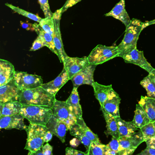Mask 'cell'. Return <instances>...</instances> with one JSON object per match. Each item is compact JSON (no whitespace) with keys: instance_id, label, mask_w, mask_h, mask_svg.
<instances>
[{"instance_id":"cell-18","label":"cell","mask_w":155,"mask_h":155,"mask_svg":"<svg viewBox=\"0 0 155 155\" xmlns=\"http://www.w3.org/2000/svg\"><path fill=\"white\" fill-rule=\"evenodd\" d=\"M16 71L9 61L0 59V87L6 85L13 79Z\"/></svg>"},{"instance_id":"cell-14","label":"cell","mask_w":155,"mask_h":155,"mask_svg":"<svg viewBox=\"0 0 155 155\" xmlns=\"http://www.w3.org/2000/svg\"><path fill=\"white\" fill-rule=\"evenodd\" d=\"M46 126L54 135L59 138L62 143L65 142L66 133L68 129L64 122L58 119L53 114Z\"/></svg>"},{"instance_id":"cell-9","label":"cell","mask_w":155,"mask_h":155,"mask_svg":"<svg viewBox=\"0 0 155 155\" xmlns=\"http://www.w3.org/2000/svg\"><path fill=\"white\" fill-rule=\"evenodd\" d=\"M22 91L16 85L14 79L0 87V104L10 101H20Z\"/></svg>"},{"instance_id":"cell-4","label":"cell","mask_w":155,"mask_h":155,"mask_svg":"<svg viewBox=\"0 0 155 155\" xmlns=\"http://www.w3.org/2000/svg\"><path fill=\"white\" fill-rule=\"evenodd\" d=\"M20 114L30 123L46 126L53 115V110L45 106L22 105Z\"/></svg>"},{"instance_id":"cell-1","label":"cell","mask_w":155,"mask_h":155,"mask_svg":"<svg viewBox=\"0 0 155 155\" xmlns=\"http://www.w3.org/2000/svg\"><path fill=\"white\" fill-rule=\"evenodd\" d=\"M55 100V95L39 87L22 91L20 102L22 105L45 106L52 108Z\"/></svg>"},{"instance_id":"cell-22","label":"cell","mask_w":155,"mask_h":155,"mask_svg":"<svg viewBox=\"0 0 155 155\" xmlns=\"http://www.w3.org/2000/svg\"><path fill=\"white\" fill-rule=\"evenodd\" d=\"M116 118L118 127L120 137L131 136L137 130V128L135 126L133 121H125L123 120L120 117Z\"/></svg>"},{"instance_id":"cell-26","label":"cell","mask_w":155,"mask_h":155,"mask_svg":"<svg viewBox=\"0 0 155 155\" xmlns=\"http://www.w3.org/2000/svg\"><path fill=\"white\" fill-rule=\"evenodd\" d=\"M133 121L137 127L140 129L150 122L147 113L140 104L136 105V109Z\"/></svg>"},{"instance_id":"cell-36","label":"cell","mask_w":155,"mask_h":155,"mask_svg":"<svg viewBox=\"0 0 155 155\" xmlns=\"http://www.w3.org/2000/svg\"><path fill=\"white\" fill-rule=\"evenodd\" d=\"M107 145L110 149L117 152L118 153V155L119 152L122 150V148L120 147L118 139L114 137H112L111 141Z\"/></svg>"},{"instance_id":"cell-46","label":"cell","mask_w":155,"mask_h":155,"mask_svg":"<svg viewBox=\"0 0 155 155\" xmlns=\"http://www.w3.org/2000/svg\"><path fill=\"white\" fill-rule=\"evenodd\" d=\"M149 75L155 83V69H154L151 72L149 73Z\"/></svg>"},{"instance_id":"cell-17","label":"cell","mask_w":155,"mask_h":155,"mask_svg":"<svg viewBox=\"0 0 155 155\" xmlns=\"http://www.w3.org/2000/svg\"><path fill=\"white\" fill-rule=\"evenodd\" d=\"M105 15L106 17H112L119 20L126 27H127L131 22V20L125 9V0H120L109 12Z\"/></svg>"},{"instance_id":"cell-6","label":"cell","mask_w":155,"mask_h":155,"mask_svg":"<svg viewBox=\"0 0 155 155\" xmlns=\"http://www.w3.org/2000/svg\"><path fill=\"white\" fill-rule=\"evenodd\" d=\"M14 79L16 85L21 91L36 88L43 84L41 76L28 74L23 71H16Z\"/></svg>"},{"instance_id":"cell-42","label":"cell","mask_w":155,"mask_h":155,"mask_svg":"<svg viewBox=\"0 0 155 155\" xmlns=\"http://www.w3.org/2000/svg\"><path fill=\"white\" fill-rule=\"evenodd\" d=\"M146 142L147 147L155 149V137L148 140Z\"/></svg>"},{"instance_id":"cell-3","label":"cell","mask_w":155,"mask_h":155,"mask_svg":"<svg viewBox=\"0 0 155 155\" xmlns=\"http://www.w3.org/2000/svg\"><path fill=\"white\" fill-rule=\"evenodd\" d=\"M48 128L46 125L30 123L26 130L28 138L25 149L28 155H33L42 148L45 143V136Z\"/></svg>"},{"instance_id":"cell-27","label":"cell","mask_w":155,"mask_h":155,"mask_svg":"<svg viewBox=\"0 0 155 155\" xmlns=\"http://www.w3.org/2000/svg\"><path fill=\"white\" fill-rule=\"evenodd\" d=\"M32 28L38 36L42 37L46 43V47H48L53 53L57 54L53 36L44 31L39 24L36 23H34L32 25Z\"/></svg>"},{"instance_id":"cell-30","label":"cell","mask_w":155,"mask_h":155,"mask_svg":"<svg viewBox=\"0 0 155 155\" xmlns=\"http://www.w3.org/2000/svg\"><path fill=\"white\" fill-rule=\"evenodd\" d=\"M140 84L146 89L148 97L155 99V83L149 75L144 78Z\"/></svg>"},{"instance_id":"cell-8","label":"cell","mask_w":155,"mask_h":155,"mask_svg":"<svg viewBox=\"0 0 155 155\" xmlns=\"http://www.w3.org/2000/svg\"><path fill=\"white\" fill-rule=\"evenodd\" d=\"M52 110L53 115L67 125L68 130L77 123V117L70 110L66 101L56 99Z\"/></svg>"},{"instance_id":"cell-24","label":"cell","mask_w":155,"mask_h":155,"mask_svg":"<svg viewBox=\"0 0 155 155\" xmlns=\"http://www.w3.org/2000/svg\"><path fill=\"white\" fill-rule=\"evenodd\" d=\"M0 105V117L19 114L22 107L20 101H10Z\"/></svg>"},{"instance_id":"cell-31","label":"cell","mask_w":155,"mask_h":155,"mask_svg":"<svg viewBox=\"0 0 155 155\" xmlns=\"http://www.w3.org/2000/svg\"><path fill=\"white\" fill-rule=\"evenodd\" d=\"M107 145L100 142L91 141L87 155H106Z\"/></svg>"},{"instance_id":"cell-43","label":"cell","mask_w":155,"mask_h":155,"mask_svg":"<svg viewBox=\"0 0 155 155\" xmlns=\"http://www.w3.org/2000/svg\"><path fill=\"white\" fill-rule=\"evenodd\" d=\"M136 150L129 149H122L119 151L118 155H132Z\"/></svg>"},{"instance_id":"cell-5","label":"cell","mask_w":155,"mask_h":155,"mask_svg":"<svg viewBox=\"0 0 155 155\" xmlns=\"http://www.w3.org/2000/svg\"><path fill=\"white\" fill-rule=\"evenodd\" d=\"M119 56L117 47L98 45L87 57L89 64L100 65Z\"/></svg>"},{"instance_id":"cell-35","label":"cell","mask_w":155,"mask_h":155,"mask_svg":"<svg viewBox=\"0 0 155 155\" xmlns=\"http://www.w3.org/2000/svg\"><path fill=\"white\" fill-rule=\"evenodd\" d=\"M41 8L44 12L45 18L51 17L53 16V13L51 12L49 5L48 0H38Z\"/></svg>"},{"instance_id":"cell-7","label":"cell","mask_w":155,"mask_h":155,"mask_svg":"<svg viewBox=\"0 0 155 155\" xmlns=\"http://www.w3.org/2000/svg\"><path fill=\"white\" fill-rule=\"evenodd\" d=\"M62 14V8L56 11L53 13V18L55 28L53 38L57 51L56 55L58 57L60 62L63 63L68 56L64 50L61 33L60 20Z\"/></svg>"},{"instance_id":"cell-39","label":"cell","mask_w":155,"mask_h":155,"mask_svg":"<svg viewBox=\"0 0 155 155\" xmlns=\"http://www.w3.org/2000/svg\"><path fill=\"white\" fill-rule=\"evenodd\" d=\"M66 155H86V153L70 147L66 149Z\"/></svg>"},{"instance_id":"cell-21","label":"cell","mask_w":155,"mask_h":155,"mask_svg":"<svg viewBox=\"0 0 155 155\" xmlns=\"http://www.w3.org/2000/svg\"><path fill=\"white\" fill-rule=\"evenodd\" d=\"M66 102L70 110L77 118L82 117V109L80 104L79 96L78 91V88L73 87L70 96Z\"/></svg>"},{"instance_id":"cell-32","label":"cell","mask_w":155,"mask_h":155,"mask_svg":"<svg viewBox=\"0 0 155 155\" xmlns=\"http://www.w3.org/2000/svg\"><path fill=\"white\" fill-rule=\"evenodd\" d=\"M5 5L7 7H9L11 9L12 11L15 12H17V13H18L20 15L26 17V18H28L34 21L39 22L42 19L41 18L39 17L38 15H35V14H32V13H30V12H28L20 8H19L13 6L12 4H9V3H6Z\"/></svg>"},{"instance_id":"cell-40","label":"cell","mask_w":155,"mask_h":155,"mask_svg":"<svg viewBox=\"0 0 155 155\" xmlns=\"http://www.w3.org/2000/svg\"><path fill=\"white\" fill-rule=\"evenodd\" d=\"M52 146H51L48 143H47L45 145H43L42 147V151L43 155H52Z\"/></svg>"},{"instance_id":"cell-16","label":"cell","mask_w":155,"mask_h":155,"mask_svg":"<svg viewBox=\"0 0 155 155\" xmlns=\"http://www.w3.org/2000/svg\"><path fill=\"white\" fill-rule=\"evenodd\" d=\"M70 79L68 72L63 68L61 73L54 80L45 84H42L41 87L47 91L56 95L61 88Z\"/></svg>"},{"instance_id":"cell-44","label":"cell","mask_w":155,"mask_h":155,"mask_svg":"<svg viewBox=\"0 0 155 155\" xmlns=\"http://www.w3.org/2000/svg\"><path fill=\"white\" fill-rule=\"evenodd\" d=\"M53 134L52 132L48 129V130L46 131V134H45V142L48 143L49 141H50L52 139Z\"/></svg>"},{"instance_id":"cell-45","label":"cell","mask_w":155,"mask_h":155,"mask_svg":"<svg viewBox=\"0 0 155 155\" xmlns=\"http://www.w3.org/2000/svg\"><path fill=\"white\" fill-rule=\"evenodd\" d=\"M153 24H155V19L153 20L150 21H146L145 22L142 23V31L145 28H147L148 26H150Z\"/></svg>"},{"instance_id":"cell-20","label":"cell","mask_w":155,"mask_h":155,"mask_svg":"<svg viewBox=\"0 0 155 155\" xmlns=\"http://www.w3.org/2000/svg\"><path fill=\"white\" fill-rule=\"evenodd\" d=\"M101 110L102 111L107 123L106 127L107 130L105 132V134L107 136L110 135L112 137H114L116 138H119V132L116 118L111 114L108 113L102 106H101Z\"/></svg>"},{"instance_id":"cell-10","label":"cell","mask_w":155,"mask_h":155,"mask_svg":"<svg viewBox=\"0 0 155 155\" xmlns=\"http://www.w3.org/2000/svg\"><path fill=\"white\" fill-rule=\"evenodd\" d=\"M97 65L89 64L78 72L71 78L73 83V87H78L84 84L93 85L94 82V72Z\"/></svg>"},{"instance_id":"cell-28","label":"cell","mask_w":155,"mask_h":155,"mask_svg":"<svg viewBox=\"0 0 155 155\" xmlns=\"http://www.w3.org/2000/svg\"><path fill=\"white\" fill-rule=\"evenodd\" d=\"M70 131L71 135L77 138L85 146L87 149L86 155H87L91 143V140L84 134L79 125L77 123L71 127Z\"/></svg>"},{"instance_id":"cell-33","label":"cell","mask_w":155,"mask_h":155,"mask_svg":"<svg viewBox=\"0 0 155 155\" xmlns=\"http://www.w3.org/2000/svg\"><path fill=\"white\" fill-rule=\"evenodd\" d=\"M39 23L40 26L44 31L53 36L55 26L53 17H48L44 19L42 18Z\"/></svg>"},{"instance_id":"cell-37","label":"cell","mask_w":155,"mask_h":155,"mask_svg":"<svg viewBox=\"0 0 155 155\" xmlns=\"http://www.w3.org/2000/svg\"><path fill=\"white\" fill-rule=\"evenodd\" d=\"M44 46H46V45L44 40L42 37L38 36L32 44V47L31 48L30 51H35L41 48Z\"/></svg>"},{"instance_id":"cell-25","label":"cell","mask_w":155,"mask_h":155,"mask_svg":"<svg viewBox=\"0 0 155 155\" xmlns=\"http://www.w3.org/2000/svg\"><path fill=\"white\" fill-rule=\"evenodd\" d=\"M92 87L94 89V95L96 99L98 101L101 106H103L107 98L110 91L112 88V85L104 86L94 81Z\"/></svg>"},{"instance_id":"cell-15","label":"cell","mask_w":155,"mask_h":155,"mask_svg":"<svg viewBox=\"0 0 155 155\" xmlns=\"http://www.w3.org/2000/svg\"><path fill=\"white\" fill-rule=\"evenodd\" d=\"M120 100L119 95L112 88L102 107L108 113L115 117H120L119 105Z\"/></svg>"},{"instance_id":"cell-19","label":"cell","mask_w":155,"mask_h":155,"mask_svg":"<svg viewBox=\"0 0 155 155\" xmlns=\"http://www.w3.org/2000/svg\"><path fill=\"white\" fill-rule=\"evenodd\" d=\"M118 139L122 149L136 150L137 147L144 141L140 130L131 136L120 137Z\"/></svg>"},{"instance_id":"cell-12","label":"cell","mask_w":155,"mask_h":155,"mask_svg":"<svg viewBox=\"0 0 155 155\" xmlns=\"http://www.w3.org/2000/svg\"><path fill=\"white\" fill-rule=\"evenodd\" d=\"M64 68L68 72L70 80L77 73L89 64L87 58H71L68 57L65 60Z\"/></svg>"},{"instance_id":"cell-2","label":"cell","mask_w":155,"mask_h":155,"mask_svg":"<svg viewBox=\"0 0 155 155\" xmlns=\"http://www.w3.org/2000/svg\"><path fill=\"white\" fill-rule=\"evenodd\" d=\"M143 22L139 20L133 18L130 24L126 27L125 36L120 44L117 46L119 57L123 58L125 55L137 48L139 36L142 31Z\"/></svg>"},{"instance_id":"cell-11","label":"cell","mask_w":155,"mask_h":155,"mask_svg":"<svg viewBox=\"0 0 155 155\" xmlns=\"http://www.w3.org/2000/svg\"><path fill=\"white\" fill-rule=\"evenodd\" d=\"M25 118L19 114L12 116H4L0 117V128L11 130L12 129L26 130L27 127L24 123Z\"/></svg>"},{"instance_id":"cell-47","label":"cell","mask_w":155,"mask_h":155,"mask_svg":"<svg viewBox=\"0 0 155 155\" xmlns=\"http://www.w3.org/2000/svg\"><path fill=\"white\" fill-rule=\"evenodd\" d=\"M152 123H153V125H154V127H155V121H154L153 122H152Z\"/></svg>"},{"instance_id":"cell-23","label":"cell","mask_w":155,"mask_h":155,"mask_svg":"<svg viewBox=\"0 0 155 155\" xmlns=\"http://www.w3.org/2000/svg\"><path fill=\"white\" fill-rule=\"evenodd\" d=\"M138 104L141 106L148 116L150 122L155 121V99L141 96Z\"/></svg>"},{"instance_id":"cell-34","label":"cell","mask_w":155,"mask_h":155,"mask_svg":"<svg viewBox=\"0 0 155 155\" xmlns=\"http://www.w3.org/2000/svg\"><path fill=\"white\" fill-rule=\"evenodd\" d=\"M140 130L142 132L144 141L145 142L149 139L155 137V128L152 122H150L145 125Z\"/></svg>"},{"instance_id":"cell-29","label":"cell","mask_w":155,"mask_h":155,"mask_svg":"<svg viewBox=\"0 0 155 155\" xmlns=\"http://www.w3.org/2000/svg\"><path fill=\"white\" fill-rule=\"evenodd\" d=\"M77 123L79 125L84 134L91 141L100 142L97 135L93 133L91 130L87 127L82 117L77 118Z\"/></svg>"},{"instance_id":"cell-38","label":"cell","mask_w":155,"mask_h":155,"mask_svg":"<svg viewBox=\"0 0 155 155\" xmlns=\"http://www.w3.org/2000/svg\"><path fill=\"white\" fill-rule=\"evenodd\" d=\"M81 0H67L66 3L62 8V13L66 12L68 9L80 2Z\"/></svg>"},{"instance_id":"cell-41","label":"cell","mask_w":155,"mask_h":155,"mask_svg":"<svg viewBox=\"0 0 155 155\" xmlns=\"http://www.w3.org/2000/svg\"><path fill=\"white\" fill-rule=\"evenodd\" d=\"M137 155H155V149L147 147L140 153H138Z\"/></svg>"},{"instance_id":"cell-13","label":"cell","mask_w":155,"mask_h":155,"mask_svg":"<svg viewBox=\"0 0 155 155\" xmlns=\"http://www.w3.org/2000/svg\"><path fill=\"white\" fill-rule=\"evenodd\" d=\"M123 58L126 63L137 65L149 73L154 69L145 58L143 51H139L137 48L125 55Z\"/></svg>"}]
</instances>
